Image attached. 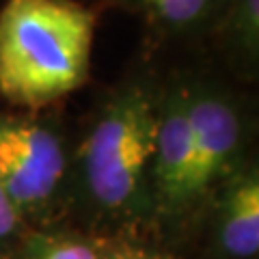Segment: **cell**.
<instances>
[{
  "label": "cell",
  "instance_id": "6da1fadb",
  "mask_svg": "<svg viewBox=\"0 0 259 259\" xmlns=\"http://www.w3.org/2000/svg\"><path fill=\"white\" fill-rule=\"evenodd\" d=\"M162 82L164 65L145 52L97 95L74 134L67 225L100 238H156L149 175Z\"/></svg>",
  "mask_w": 259,
  "mask_h": 259
},
{
  "label": "cell",
  "instance_id": "7a4b0ae2",
  "mask_svg": "<svg viewBox=\"0 0 259 259\" xmlns=\"http://www.w3.org/2000/svg\"><path fill=\"white\" fill-rule=\"evenodd\" d=\"M97 13L80 0H7L0 9V95L13 108H52L91 76Z\"/></svg>",
  "mask_w": 259,
  "mask_h": 259
},
{
  "label": "cell",
  "instance_id": "3957f363",
  "mask_svg": "<svg viewBox=\"0 0 259 259\" xmlns=\"http://www.w3.org/2000/svg\"><path fill=\"white\" fill-rule=\"evenodd\" d=\"M190 121V168L180 259L194 221L218 186L257 153V108L246 91L205 56L184 63Z\"/></svg>",
  "mask_w": 259,
  "mask_h": 259
},
{
  "label": "cell",
  "instance_id": "277c9868",
  "mask_svg": "<svg viewBox=\"0 0 259 259\" xmlns=\"http://www.w3.org/2000/svg\"><path fill=\"white\" fill-rule=\"evenodd\" d=\"M74 134L61 104L0 108V188L28 229L67 225Z\"/></svg>",
  "mask_w": 259,
  "mask_h": 259
},
{
  "label": "cell",
  "instance_id": "5b68a950",
  "mask_svg": "<svg viewBox=\"0 0 259 259\" xmlns=\"http://www.w3.org/2000/svg\"><path fill=\"white\" fill-rule=\"evenodd\" d=\"M182 259H259V156L209 194Z\"/></svg>",
  "mask_w": 259,
  "mask_h": 259
},
{
  "label": "cell",
  "instance_id": "8992f818",
  "mask_svg": "<svg viewBox=\"0 0 259 259\" xmlns=\"http://www.w3.org/2000/svg\"><path fill=\"white\" fill-rule=\"evenodd\" d=\"M225 0H104L134 15L147 35V50H184L201 56Z\"/></svg>",
  "mask_w": 259,
  "mask_h": 259
},
{
  "label": "cell",
  "instance_id": "52a82bcc",
  "mask_svg": "<svg viewBox=\"0 0 259 259\" xmlns=\"http://www.w3.org/2000/svg\"><path fill=\"white\" fill-rule=\"evenodd\" d=\"M201 56L233 82L255 84L259 80V0H225Z\"/></svg>",
  "mask_w": 259,
  "mask_h": 259
},
{
  "label": "cell",
  "instance_id": "ba28073f",
  "mask_svg": "<svg viewBox=\"0 0 259 259\" xmlns=\"http://www.w3.org/2000/svg\"><path fill=\"white\" fill-rule=\"evenodd\" d=\"M13 259H100V240L74 225L30 229Z\"/></svg>",
  "mask_w": 259,
  "mask_h": 259
},
{
  "label": "cell",
  "instance_id": "9c48e42d",
  "mask_svg": "<svg viewBox=\"0 0 259 259\" xmlns=\"http://www.w3.org/2000/svg\"><path fill=\"white\" fill-rule=\"evenodd\" d=\"M97 240L100 259H180L173 248L149 236H97Z\"/></svg>",
  "mask_w": 259,
  "mask_h": 259
},
{
  "label": "cell",
  "instance_id": "30bf717a",
  "mask_svg": "<svg viewBox=\"0 0 259 259\" xmlns=\"http://www.w3.org/2000/svg\"><path fill=\"white\" fill-rule=\"evenodd\" d=\"M28 231L30 229L22 223V218L0 188V259H13Z\"/></svg>",
  "mask_w": 259,
  "mask_h": 259
}]
</instances>
